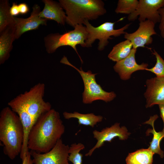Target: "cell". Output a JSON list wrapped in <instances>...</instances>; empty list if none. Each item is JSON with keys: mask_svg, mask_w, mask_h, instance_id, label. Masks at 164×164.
Instances as JSON below:
<instances>
[{"mask_svg": "<svg viewBox=\"0 0 164 164\" xmlns=\"http://www.w3.org/2000/svg\"><path fill=\"white\" fill-rule=\"evenodd\" d=\"M70 146L63 143L61 138L48 152L38 153L30 150L34 164H70L68 162Z\"/></svg>", "mask_w": 164, "mask_h": 164, "instance_id": "8", "label": "cell"}, {"mask_svg": "<svg viewBox=\"0 0 164 164\" xmlns=\"http://www.w3.org/2000/svg\"><path fill=\"white\" fill-rule=\"evenodd\" d=\"M41 11L40 6L35 4L29 17L24 19L15 17V39H19L26 32L37 29L40 25H46L47 20L39 17Z\"/></svg>", "mask_w": 164, "mask_h": 164, "instance_id": "12", "label": "cell"}, {"mask_svg": "<svg viewBox=\"0 0 164 164\" xmlns=\"http://www.w3.org/2000/svg\"><path fill=\"white\" fill-rule=\"evenodd\" d=\"M60 63L70 66L75 69L80 75L84 83V89L82 93V102L84 104H90L96 100H100L106 102H110L116 97V95L113 91H104L96 82V73H93L90 70L84 71L82 67L79 69L71 64L67 57L64 56Z\"/></svg>", "mask_w": 164, "mask_h": 164, "instance_id": "6", "label": "cell"}, {"mask_svg": "<svg viewBox=\"0 0 164 164\" xmlns=\"http://www.w3.org/2000/svg\"><path fill=\"white\" fill-rule=\"evenodd\" d=\"M10 9L8 0L0 1V32L8 26L15 25V17L11 15Z\"/></svg>", "mask_w": 164, "mask_h": 164, "instance_id": "21", "label": "cell"}, {"mask_svg": "<svg viewBox=\"0 0 164 164\" xmlns=\"http://www.w3.org/2000/svg\"><path fill=\"white\" fill-rule=\"evenodd\" d=\"M159 12L160 16L159 29L161 36L164 39V6L159 9Z\"/></svg>", "mask_w": 164, "mask_h": 164, "instance_id": "25", "label": "cell"}, {"mask_svg": "<svg viewBox=\"0 0 164 164\" xmlns=\"http://www.w3.org/2000/svg\"><path fill=\"white\" fill-rule=\"evenodd\" d=\"M115 22H105L99 26L95 27L91 25L89 21H86L84 25L86 27L88 35L85 42L84 47H91L96 40H99L97 49L99 51L103 50L109 43L108 40L111 39V36L118 37L125 34V30L127 29L131 24H126L123 27L115 29Z\"/></svg>", "mask_w": 164, "mask_h": 164, "instance_id": "7", "label": "cell"}, {"mask_svg": "<svg viewBox=\"0 0 164 164\" xmlns=\"http://www.w3.org/2000/svg\"><path fill=\"white\" fill-rule=\"evenodd\" d=\"M155 25L153 22L148 20L140 22L136 30L131 33L126 32L124 37L131 42L133 48L137 49L140 47L145 48V45L152 43V36L157 34L154 29Z\"/></svg>", "mask_w": 164, "mask_h": 164, "instance_id": "10", "label": "cell"}, {"mask_svg": "<svg viewBox=\"0 0 164 164\" xmlns=\"http://www.w3.org/2000/svg\"><path fill=\"white\" fill-rule=\"evenodd\" d=\"M93 134V137L97 142L94 146L85 154V156H91L95 150L103 146L104 142H111L112 140L116 137L121 140L127 139L130 133L128 132L125 126L120 127V123H116L111 127L104 128L100 131L94 130Z\"/></svg>", "mask_w": 164, "mask_h": 164, "instance_id": "11", "label": "cell"}, {"mask_svg": "<svg viewBox=\"0 0 164 164\" xmlns=\"http://www.w3.org/2000/svg\"><path fill=\"white\" fill-rule=\"evenodd\" d=\"M24 138L23 127L18 115L9 107L0 114V140L4 154L14 159L21 151Z\"/></svg>", "mask_w": 164, "mask_h": 164, "instance_id": "3", "label": "cell"}, {"mask_svg": "<svg viewBox=\"0 0 164 164\" xmlns=\"http://www.w3.org/2000/svg\"><path fill=\"white\" fill-rule=\"evenodd\" d=\"M146 89L144 93L145 107L164 104V77H155L146 80Z\"/></svg>", "mask_w": 164, "mask_h": 164, "instance_id": "13", "label": "cell"}, {"mask_svg": "<svg viewBox=\"0 0 164 164\" xmlns=\"http://www.w3.org/2000/svg\"><path fill=\"white\" fill-rule=\"evenodd\" d=\"M45 85L39 83L28 91L10 101L9 106L19 116L24 131L23 144L27 145L30 131L38 118L51 109L50 103L44 99Z\"/></svg>", "mask_w": 164, "mask_h": 164, "instance_id": "1", "label": "cell"}, {"mask_svg": "<svg viewBox=\"0 0 164 164\" xmlns=\"http://www.w3.org/2000/svg\"><path fill=\"white\" fill-rule=\"evenodd\" d=\"M65 131L59 113L51 108L41 115L32 127L28 138L29 150L40 153L48 152L61 138Z\"/></svg>", "mask_w": 164, "mask_h": 164, "instance_id": "2", "label": "cell"}, {"mask_svg": "<svg viewBox=\"0 0 164 164\" xmlns=\"http://www.w3.org/2000/svg\"><path fill=\"white\" fill-rule=\"evenodd\" d=\"M15 25L8 26L0 32V64L4 63L10 56L12 48V43L15 39Z\"/></svg>", "mask_w": 164, "mask_h": 164, "instance_id": "16", "label": "cell"}, {"mask_svg": "<svg viewBox=\"0 0 164 164\" xmlns=\"http://www.w3.org/2000/svg\"><path fill=\"white\" fill-rule=\"evenodd\" d=\"M85 147L84 145L81 143L72 144L70 146L68 161L73 164H82L83 155L80 152Z\"/></svg>", "mask_w": 164, "mask_h": 164, "instance_id": "23", "label": "cell"}, {"mask_svg": "<svg viewBox=\"0 0 164 164\" xmlns=\"http://www.w3.org/2000/svg\"><path fill=\"white\" fill-rule=\"evenodd\" d=\"M18 5L20 14H26L29 12V8L26 3H20Z\"/></svg>", "mask_w": 164, "mask_h": 164, "instance_id": "27", "label": "cell"}, {"mask_svg": "<svg viewBox=\"0 0 164 164\" xmlns=\"http://www.w3.org/2000/svg\"><path fill=\"white\" fill-rule=\"evenodd\" d=\"M138 3L137 0H119L115 12L129 15L136 10Z\"/></svg>", "mask_w": 164, "mask_h": 164, "instance_id": "22", "label": "cell"}, {"mask_svg": "<svg viewBox=\"0 0 164 164\" xmlns=\"http://www.w3.org/2000/svg\"><path fill=\"white\" fill-rule=\"evenodd\" d=\"M59 2L65 11L66 22L73 27L96 19L107 12L101 0H59Z\"/></svg>", "mask_w": 164, "mask_h": 164, "instance_id": "4", "label": "cell"}, {"mask_svg": "<svg viewBox=\"0 0 164 164\" xmlns=\"http://www.w3.org/2000/svg\"><path fill=\"white\" fill-rule=\"evenodd\" d=\"M154 154L148 148L140 149L129 153L126 162L127 164H152Z\"/></svg>", "mask_w": 164, "mask_h": 164, "instance_id": "19", "label": "cell"}, {"mask_svg": "<svg viewBox=\"0 0 164 164\" xmlns=\"http://www.w3.org/2000/svg\"><path fill=\"white\" fill-rule=\"evenodd\" d=\"M136 51L137 49L132 48L128 56L116 62L114 66V70L118 74L121 80H128L134 72L139 70H145L148 68V64L147 63H137L135 59Z\"/></svg>", "mask_w": 164, "mask_h": 164, "instance_id": "14", "label": "cell"}, {"mask_svg": "<svg viewBox=\"0 0 164 164\" xmlns=\"http://www.w3.org/2000/svg\"><path fill=\"white\" fill-rule=\"evenodd\" d=\"M31 155L30 151L27 153L26 156L22 160V164H33V159L31 158Z\"/></svg>", "mask_w": 164, "mask_h": 164, "instance_id": "28", "label": "cell"}, {"mask_svg": "<svg viewBox=\"0 0 164 164\" xmlns=\"http://www.w3.org/2000/svg\"><path fill=\"white\" fill-rule=\"evenodd\" d=\"M44 8L39 16L41 18L54 20L64 25L66 22V15L59 2L52 0H43Z\"/></svg>", "mask_w": 164, "mask_h": 164, "instance_id": "15", "label": "cell"}, {"mask_svg": "<svg viewBox=\"0 0 164 164\" xmlns=\"http://www.w3.org/2000/svg\"><path fill=\"white\" fill-rule=\"evenodd\" d=\"M158 118V116L156 114L151 116L148 121L144 123L151 125L152 129L149 128L146 132L147 135H149L150 133L153 135V137L152 141L150 142V145L148 149L154 154H158L161 158L164 157V152L161 150L160 147V143L162 138L164 137V132L162 131L157 132L155 129L154 127V121Z\"/></svg>", "mask_w": 164, "mask_h": 164, "instance_id": "17", "label": "cell"}, {"mask_svg": "<svg viewBox=\"0 0 164 164\" xmlns=\"http://www.w3.org/2000/svg\"><path fill=\"white\" fill-rule=\"evenodd\" d=\"M153 53L156 58V63L154 67L145 70L154 73L157 77H164V60L155 50Z\"/></svg>", "mask_w": 164, "mask_h": 164, "instance_id": "24", "label": "cell"}, {"mask_svg": "<svg viewBox=\"0 0 164 164\" xmlns=\"http://www.w3.org/2000/svg\"><path fill=\"white\" fill-rule=\"evenodd\" d=\"M159 106L160 115L163 122V128L162 131L164 132V104H160L159 105Z\"/></svg>", "mask_w": 164, "mask_h": 164, "instance_id": "29", "label": "cell"}, {"mask_svg": "<svg viewBox=\"0 0 164 164\" xmlns=\"http://www.w3.org/2000/svg\"><path fill=\"white\" fill-rule=\"evenodd\" d=\"M74 27L73 30L62 34L56 33L48 35L44 38L45 46L47 52L49 53H54L61 46H70L77 53L83 63V61L78 53L76 46L80 45L82 47H85L88 33L85 26L83 25H77Z\"/></svg>", "mask_w": 164, "mask_h": 164, "instance_id": "5", "label": "cell"}, {"mask_svg": "<svg viewBox=\"0 0 164 164\" xmlns=\"http://www.w3.org/2000/svg\"><path fill=\"white\" fill-rule=\"evenodd\" d=\"M163 6L164 0H139L136 10L128 15V19L134 21L139 16V22L148 20L155 24L159 23L160 16L159 10Z\"/></svg>", "mask_w": 164, "mask_h": 164, "instance_id": "9", "label": "cell"}, {"mask_svg": "<svg viewBox=\"0 0 164 164\" xmlns=\"http://www.w3.org/2000/svg\"><path fill=\"white\" fill-rule=\"evenodd\" d=\"M63 115L65 119L77 118L79 125L90 126L92 128L98 123L102 121L103 119L102 116L96 115L93 113L83 114L76 111L73 113L65 111L63 113Z\"/></svg>", "mask_w": 164, "mask_h": 164, "instance_id": "18", "label": "cell"}, {"mask_svg": "<svg viewBox=\"0 0 164 164\" xmlns=\"http://www.w3.org/2000/svg\"><path fill=\"white\" fill-rule=\"evenodd\" d=\"M10 12L13 16L18 15L20 14L18 5L16 3L13 2L10 9Z\"/></svg>", "mask_w": 164, "mask_h": 164, "instance_id": "26", "label": "cell"}, {"mask_svg": "<svg viewBox=\"0 0 164 164\" xmlns=\"http://www.w3.org/2000/svg\"><path fill=\"white\" fill-rule=\"evenodd\" d=\"M132 48V43L129 40L126 39L114 46L108 57L110 60L117 62L128 56Z\"/></svg>", "mask_w": 164, "mask_h": 164, "instance_id": "20", "label": "cell"}]
</instances>
